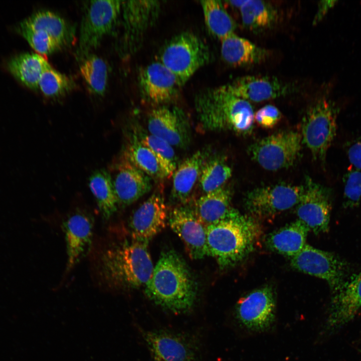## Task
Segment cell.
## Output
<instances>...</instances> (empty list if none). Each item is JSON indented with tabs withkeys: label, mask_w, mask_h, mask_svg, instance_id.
Masks as SVG:
<instances>
[{
	"label": "cell",
	"mask_w": 361,
	"mask_h": 361,
	"mask_svg": "<svg viewBox=\"0 0 361 361\" xmlns=\"http://www.w3.org/2000/svg\"><path fill=\"white\" fill-rule=\"evenodd\" d=\"M262 233L258 220L232 208L207 227V255L214 258L221 269L232 267L255 249Z\"/></svg>",
	"instance_id": "6da1fadb"
},
{
	"label": "cell",
	"mask_w": 361,
	"mask_h": 361,
	"mask_svg": "<svg viewBox=\"0 0 361 361\" xmlns=\"http://www.w3.org/2000/svg\"><path fill=\"white\" fill-rule=\"evenodd\" d=\"M144 291L155 304L180 314L192 308L197 287L186 261L176 251L169 249L161 253Z\"/></svg>",
	"instance_id": "7a4b0ae2"
},
{
	"label": "cell",
	"mask_w": 361,
	"mask_h": 361,
	"mask_svg": "<svg viewBox=\"0 0 361 361\" xmlns=\"http://www.w3.org/2000/svg\"><path fill=\"white\" fill-rule=\"evenodd\" d=\"M147 244L132 239L104 249L97 263V273L104 285L116 291L145 285L154 269Z\"/></svg>",
	"instance_id": "3957f363"
},
{
	"label": "cell",
	"mask_w": 361,
	"mask_h": 361,
	"mask_svg": "<svg viewBox=\"0 0 361 361\" xmlns=\"http://www.w3.org/2000/svg\"><path fill=\"white\" fill-rule=\"evenodd\" d=\"M195 102L198 120L203 129L230 130L241 135L252 132L255 114L252 106L224 85L201 92Z\"/></svg>",
	"instance_id": "277c9868"
},
{
	"label": "cell",
	"mask_w": 361,
	"mask_h": 361,
	"mask_svg": "<svg viewBox=\"0 0 361 361\" xmlns=\"http://www.w3.org/2000/svg\"><path fill=\"white\" fill-rule=\"evenodd\" d=\"M338 108L329 98L323 96L306 111L302 120V143L314 160L324 162L327 152L336 134Z\"/></svg>",
	"instance_id": "5b68a950"
},
{
	"label": "cell",
	"mask_w": 361,
	"mask_h": 361,
	"mask_svg": "<svg viewBox=\"0 0 361 361\" xmlns=\"http://www.w3.org/2000/svg\"><path fill=\"white\" fill-rule=\"evenodd\" d=\"M207 45L196 35L181 33L164 46L160 62L172 72L183 85L200 68L211 60Z\"/></svg>",
	"instance_id": "8992f818"
},
{
	"label": "cell",
	"mask_w": 361,
	"mask_h": 361,
	"mask_svg": "<svg viewBox=\"0 0 361 361\" xmlns=\"http://www.w3.org/2000/svg\"><path fill=\"white\" fill-rule=\"evenodd\" d=\"M122 1H91L82 15L77 57L82 60L100 44L114 29L121 14Z\"/></svg>",
	"instance_id": "52a82bcc"
},
{
	"label": "cell",
	"mask_w": 361,
	"mask_h": 361,
	"mask_svg": "<svg viewBox=\"0 0 361 361\" xmlns=\"http://www.w3.org/2000/svg\"><path fill=\"white\" fill-rule=\"evenodd\" d=\"M302 143L300 133L287 130L275 133L250 145L251 158L264 169L276 171L292 166L299 155Z\"/></svg>",
	"instance_id": "ba28073f"
},
{
	"label": "cell",
	"mask_w": 361,
	"mask_h": 361,
	"mask_svg": "<svg viewBox=\"0 0 361 361\" xmlns=\"http://www.w3.org/2000/svg\"><path fill=\"white\" fill-rule=\"evenodd\" d=\"M160 6L158 1H122V33L118 47L121 56L128 57L139 49L146 32L156 22Z\"/></svg>",
	"instance_id": "9c48e42d"
},
{
	"label": "cell",
	"mask_w": 361,
	"mask_h": 361,
	"mask_svg": "<svg viewBox=\"0 0 361 361\" xmlns=\"http://www.w3.org/2000/svg\"><path fill=\"white\" fill-rule=\"evenodd\" d=\"M303 185L279 183L255 188L244 200L248 215L258 220L273 218L296 206L303 191Z\"/></svg>",
	"instance_id": "30bf717a"
},
{
	"label": "cell",
	"mask_w": 361,
	"mask_h": 361,
	"mask_svg": "<svg viewBox=\"0 0 361 361\" xmlns=\"http://www.w3.org/2000/svg\"><path fill=\"white\" fill-rule=\"evenodd\" d=\"M290 263L298 271L325 281L332 293L338 290L347 279L345 262L332 253L308 244L290 258Z\"/></svg>",
	"instance_id": "8fae6325"
},
{
	"label": "cell",
	"mask_w": 361,
	"mask_h": 361,
	"mask_svg": "<svg viewBox=\"0 0 361 361\" xmlns=\"http://www.w3.org/2000/svg\"><path fill=\"white\" fill-rule=\"evenodd\" d=\"M303 188L296 206L298 219L315 234L327 232L331 209L330 192L309 176L305 177Z\"/></svg>",
	"instance_id": "7c38bea8"
},
{
	"label": "cell",
	"mask_w": 361,
	"mask_h": 361,
	"mask_svg": "<svg viewBox=\"0 0 361 361\" xmlns=\"http://www.w3.org/2000/svg\"><path fill=\"white\" fill-rule=\"evenodd\" d=\"M275 299L273 289L265 286L240 298L237 304L238 320L246 328L254 331L269 329L275 319Z\"/></svg>",
	"instance_id": "4fadbf2b"
},
{
	"label": "cell",
	"mask_w": 361,
	"mask_h": 361,
	"mask_svg": "<svg viewBox=\"0 0 361 361\" xmlns=\"http://www.w3.org/2000/svg\"><path fill=\"white\" fill-rule=\"evenodd\" d=\"M138 82L142 97L148 102L158 106L176 99L183 85L160 62H152L142 68Z\"/></svg>",
	"instance_id": "5bb4252c"
},
{
	"label": "cell",
	"mask_w": 361,
	"mask_h": 361,
	"mask_svg": "<svg viewBox=\"0 0 361 361\" xmlns=\"http://www.w3.org/2000/svg\"><path fill=\"white\" fill-rule=\"evenodd\" d=\"M111 172L118 208L134 203L151 189V178L122 153L111 165Z\"/></svg>",
	"instance_id": "9a60e30c"
},
{
	"label": "cell",
	"mask_w": 361,
	"mask_h": 361,
	"mask_svg": "<svg viewBox=\"0 0 361 361\" xmlns=\"http://www.w3.org/2000/svg\"><path fill=\"white\" fill-rule=\"evenodd\" d=\"M147 128L149 133L160 138L171 146L185 148L191 140L189 122L180 108L162 105L149 113Z\"/></svg>",
	"instance_id": "2e32d148"
},
{
	"label": "cell",
	"mask_w": 361,
	"mask_h": 361,
	"mask_svg": "<svg viewBox=\"0 0 361 361\" xmlns=\"http://www.w3.org/2000/svg\"><path fill=\"white\" fill-rule=\"evenodd\" d=\"M168 215L163 197L158 193L151 195L130 217L128 227L132 239L148 242L164 229Z\"/></svg>",
	"instance_id": "e0dca14e"
},
{
	"label": "cell",
	"mask_w": 361,
	"mask_h": 361,
	"mask_svg": "<svg viewBox=\"0 0 361 361\" xmlns=\"http://www.w3.org/2000/svg\"><path fill=\"white\" fill-rule=\"evenodd\" d=\"M168 222L172 230L184 242L191 258L201 259L207 255L206 227L193 210L182 205L169 214Z\"/></svg>",
	"instance_id": "ac0fdd59"
},
{
	"label": "cell",
	"mask_w": 361,
	"mask_h": 361,
	"mask_svg": "<svg viewBox=\"0 0 361 361\" xmlns=\"http://www.w3.org/2000/svg\"><path fill=\"white\" fill-rule=\"evenodd\" d=\"M224 86L234 95L249 102H256L285 96L296 89L292 83L267 76H243Z\"/></svg>",
	"instance_id": "d6986e66"
},
{
	"label": "cell",
	"mask_w": 361,
	"mask_h": 361,
	"mask_svg": "<svg viewBox=\"0 0 361 361\" xmlns=\"http://www.w3.org/2000/svg\"><path fill=\"white\" fill-rule=\"evenodd\" d=\"M361 311V272L347 279L331 298L326 326L334 330L353 319Z\"/></svg>",
	"instance_id": "ffe728a7"
},
{
	"label": "cell",
	"mask_w": 361,
	"mask_h": 361,
	"mask_svg": "<svg viewBox=\"0 0 361 361\" xmlns=\"http://www.w3.org/2000/svg\"><path fill=\"white\" fill-rule=\"evenodd\" d=\"M93 226L92 217L83 212L75 213L63 222L67 254L66 272L73 269L90 249Z\"/></svg>",
	"instance_id": "44dd1931"
},
{
	"label": "cell",
	"mask_w": 361,
	"mask_h": 361,
	"mask_svg": "<svg viewBox=\"0 0 361 361\" xmlns=\"http://www.w3.org/2000/svg\"><path fill=\"white\" fill-rule=\"evenodd\" d=\"M154 361H196L195 349L179 335L165 330L142 331Z\"/></svg>",
	"instance_id": "7402d4cb"
},
{
	"label": "cell",
	"mask_w": 361,
	"mask_h": 361,
	"mask_svg": "<svg viewBox=\"0 0 361 361\" xmlns=\"http://www.w3.org/2000/svg\"><path fill=\"white\" fill-rule=\"evenodd\" d=\"M206 158L205 153L199 150L176 167L172 174L170 194L173 202L183 205L189 202Z\"/></svg>",
	"instance_id": "603a6c76"
},
{
	"label": "cell",
	"mask_w": 361,
	"mask_h": 361,
	"mask_svg": "<svg viewBox=\"0 0 361 361\" xmlns=\"http://www.w3.org/2000/svg\"><path fill=\"white\" fill-rule=\"evenodd\" d=\"M222 58L228 64L242 67L259 64L269 56V52L235 33L221 40Z\"/></svg>",
	"instance_id": "cb8c5ba5"
},
{
	"label": "cell",
	"mask_w": 361,
	"mask_h": 361,
	"mask_svg": "<svg viewBox=\"0 0 361 361\" xmlns=\"http://www.w3.org/2000/svg\"><path fill=\"white\" fill-rule=\"evenodd\" d=\"M308 227L296 221L269 234L266 243L272 251L290 258L299 253L306 245Z\"/></svg>",
	"instance_id": "d4e9b609"
},
{
	"label": "cell",
	"mask_w": 361,
	"mask_h": 361,
	"mask_svg": "<svg viewBox=\"0 0 361 361\" xmlns=\"http://www.w3.org/2000/svg\"><path fill=\"white\" fill-rule=\"evenodd\" d=\"M31 27L48 34L64 48L73 44L75 28L63 17L50 11H40L24 21Z\"/></svg>",
	"instance_id": "484cf974"
},
{
	"label": "cell",
	"mask_w": 361,
	"mask_h": 361,
	"mask_svg": "<svg viewBox=\"0 0 361 361\" xmlns=\"http://www.w3.org/2000/svg\"><path fill=\"white\" fill-rule=\"evenodd\" d=\"M232 197V189L225 184L200 197L193 210L199 220L207 227L224 218L231 210Z\"/></svg>",
	"instance_id": "4316f807"
},
{
	"label": "cell",
	"mask_w": 361,
	"mask_h": 361,
	"mask_svg": "<svg viewBox=\"0 0 361 361\" xmlns=\"http://www.w3.org/2000/svg\"><path fill=\"white\" fill-rule=\"evenodd\" d=\"M9 71L27 87L39 89L43 72L51 66L45 58L37 53H25L12 58L8 63Z\"/></svg>",
	"instance_id": "83f0119b"
},
{
	"label": "cell",
	"mask_w": 361,
	"mask_h": 361,
	"mask_svg": "<svg viewBox=\"0 0 361 361\" xmlns=\"http://www.w3.org/2000/svg\"><path fill=\"white\" fill-rule=\"evenodd\" d=\"M239 10L244 26L253 32L272 28L279 20L277 9L268 1L246 0Z\"/></svg>",
	"instance_id": "f1b7e54d"
},
{
	"label": "cell",
	"mask_w": 361,
	"mask_h": 361,
	"mask_svg": "<svg viewBox=\"0 0 361 361\" xmlns=\"http://www.w3.org/2000/svg\"><path fill=\"white\" fill-rule=\"evenodd\" d=\"M122 153L151 179L160 180L167 178L156 157L141 143L134 131L128 137Z\"/></svg>",
	"instance_id": "f546056e"
},
{
	"label": "cell",
	"mask_w": 361,
	"mask_h": 361,
	"mask_svg": "<svg viewBox=\"0 0 361 361\" xmlns=\"http://www.w3.org/2000/svg\"><path fill=\"white\" fill-rule=\"evenodd\" d=\"M89 186L102 218L105 220H109L118 209L110 172L105 169L96 170L90 176Z\"/></svg>",
	"instance_id": "4dcf8cb0"
},
{
	"label": "cell",
	"mask_w": 361,
	"mask_h": 361,
	"mask_svg": "<svg viewBox=\"0 0 361 361\" xmlns=\"http://www.w3.org/2000/svg\"><path fill=\"white\" fill-rule=\"evenodd\" d=\"M206 25L209 32L222 40L234 33L236 24L222 2L218 0L200 1Z\"/></svg>",
	"instance_id": "1f68e13d"
},
{
	"label": "cell",
	"mask_w": 361,
	"mask_h": 361,
	"mask_svg": "<svg viewBox=\"0 0 361 361\" xmlns=\"http://www.w3.org/2000/svg\"><path fill=\"white\" fill-rule=\"evenodd\" d=\"M232 173V168L221 156L206 158L198 180L201 190L204 194L216 190L226 184Z\"/></svg>",
	"instance_id": "d6a6232c"
},
{
	"label": "cell",
	"mask_w": 361,
	"mask_h": 361,
	"mask_svg": "<svg viewBox=\"0 0 361 361\" xmlns=\"http://www.w3.org/2000/svg\"><path fill=\"white\" fill-rule=\"evenodd\" d=\"M80 71L91 91L98 95H103L108 81V67L103 59L90 54L81 60Z\"/></svg>",
	"instance_id": "836d02e7"
},
{
	"label": "cell",
	"mask_w": 361,
	"mask_h": 361,
	"mask_svg": "<svg viewBox=\"0 0 361 361\" xmlns=\"http://www.w3.org/2000/svg\"><path fill=\"white\" fill-rule=\"evenodd\" d=\"M142 144L154 154L167 178H170L176 168V156L169 143L164 140L152 135L145 134L136 129L134 130Z\"/></svg>",
	"instance_id": "e575fe53"
},
{
	"label": "cell",
	"mask_w": 361,
	"mask_h": 361,
	"mask_svg": "<svg viewBox=\"0 0 361 361\" xmlns=\"http://www.w3.org/2000/svg\"><path fill=\"white\" fill-rule=\"evenodd\" d=\"M38 87L45 96L58 98L72 91L76 87V83L71 77L50 66L42 73Z\"/></svg>",
	"instance_id": "d590c367"
},
{
	"label": "cell",
	"mask_w": 361,
	"mask_h": 361,
	"mask_svg": "<svg viewBox=\"0 0 361 361\" xmlns=\"http://www.w3.org/2000/svg\"><path fill=\"white\" fill-rule=\"evenodd\" d=\"M18 32L27 40L31 47L42 55L52 54L62 47L46 32L35 29L24 21L18 27Z\"/></svg>",
	"instance_id": "8d00e7d4"
},
{
	"label": "cell",
	"mask_w": 361,
	"mask_h": 361,
	"mask_svg": "<svg viewBox=\"0 0 361 361\" xmlns=\"http://www.w3.org/2000/svg\"><path fill=\"white\" fill-rule=\"evenodd\" d=\"M343 205L351 208L361 204V169L352 168L343 178Z\"/></svg>",
	"instance_id": "74e56055"
},
{
	"label": "cell",
	"mask_w": 361,
	"mask_h": 361,
	"mask_svg": "<svg viewBox=\"0 0 361 361\" xmlns=\"http://www.w3.org/2000/svg\"><path fill=\"white\" fill-rule=\"evenodd\" d=\"M281 117V113L276 107L267 105L254 114V121L262 127L272 128L278 123Z\"/></svg>",
	"instance_id": "f35d334b"
},
{
	"label": "cell",
	"mask_w": 361,
	"mask_h": 361,
	"mask_svg": "<svg viewBox=\"0 0 361 361\" xmlns=\"http://www.w3.org/2000/svg\"><path fill=\"white\" fill-rule=\"evenodd\" d=\"M347 155L352 168L361 169V136L351 143L347 150Z\"/></svg>",
	"instance_id": "ab89813d"
},
{
	"label": "cell",
	"mask_w": 361,
	"mask_h": 361,
	"mask_svg": "<svg viewBox=\"0 0 361 361\" xmlns=\"http://www.w3.org/2000/svg\"><path fill=\"white\" fill-rule=\"evenodd\" d=\"M336 1H322L318 4L317 10L313 19V24L320 21L330 9L337 3Z\"/></svg>",
	"instance_id": "60d3db41"
},
{
	"label": "cell",
	"mask_w": 361,
	"mask_h": 361,
	"mask_svg": "<svg viewBox=\"0 0 361 361\" xmlns=\"http://www.w3.org/2000/svg\"><path fill=\"white\" fill-rule=\"evenodd\" d=\"M246 0L243 1H227L231 5L240 9L242 6L245 3Z\"/></svg>",
	"instance_id": "b9f144b4"
}]
</instances>
